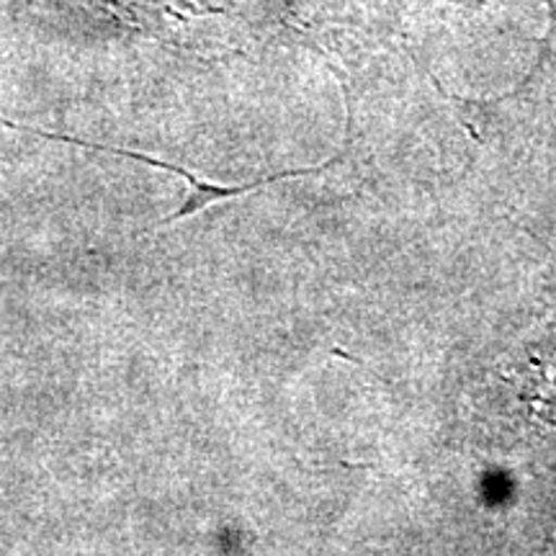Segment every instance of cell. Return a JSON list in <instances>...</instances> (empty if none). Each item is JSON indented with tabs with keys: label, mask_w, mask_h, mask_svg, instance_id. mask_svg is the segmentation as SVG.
<instances>
[{
	"label": "cell",
	"mask_w": 556,
	"mask_h": 556,
	"mask_svg": "<svg viewBox=\"0 0 556 556\" xmlns=\"http://www.w3.org/2000/svg\"><path fill=\"white\" fill-rule=\"evenodd\" d=\"M0 124H5V127L11 129H18V131H29V135H37V137H45V139H52V142H65V144H78L83 150H99V152H109V155H119V157H127V160H135V163H142V165H150V168H160V170H168V173H176L189 184V191H186V199L184 204L178 206V212H173L170 217L160 219V225H173V222H180V219H189L193 214L204 212L206 206L217 204V201H227V199H235V197H245V193L255 191V189H263V186H270V184H278V180H289V178H299V176H315V173H323L332 168V165L338 163L340 157H332L328 163L323 165H315V168H294V170H281V173H274V176H266V178H255L250 180V184H240V186H219V184H208V180L193 176L191 170L180 168V165H173V163H165V160H157V157H150L144 155V152H137V150H124V148H109V144H101V142H86V139L80 137H70V135H60V131H45V129H34V127H24V124H16L11 119H0Z\"/></svg>",
	"instance_id": "1"
},
{
	"label": "cell",
	"mask_w": 556,
	"mask_h": 556,
	"mask_svg": "<svg viewBox=\"0 0 556 556\" xmlns=\"http://www.w3.org/2000/svg\"><path fill=\"white\" fill-rule=\"evenodd\" d=\"M541 3L546 5L548 18H552V34H548V39H546L544 47H546V50H554V45H556V0H541ZM544 52H541V54H544Z\"/></svg>",
	"instance_id": "2"
}]
</instances>
